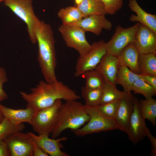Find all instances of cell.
<instances>
[{
	"label": "cell",
	"mask_w": 156,
	"mask_h": 156,
	"mask_svg": "<svg viewBox=\"0 0 156 156\" xmlns=\"http://www.w3.org/2000/svg\"><path fill=\"white\" fill-rule=\"evenodd\" d=\"M29 93L21 91L23 99L26 102L27 107L36 112L49 107L59 99L66 101L77 100L81 98L73 90L62 82L49 83L40 81Z\"/></svg>",
	"instance_id": "1"
},
{
	"label": "cell",
	"mask_w": 156,
	"mask_h": 156,
	"mask_svg": "<svg viewBox=\"0 0 156 156\" xmlns=\"http://www.w3.org/2000/svg\"><path fill=\"white\" fill-rule=\"evenodd\" d=\"M38 47V60L45 81L49 83L57 82L55 74L57 59L55 40L51 26L41 21L35 32Z\"/></svg>",
	"instance_id": "2"
},
{
	"label": "cell",
	"mask_w": 156,
	"mask_h": 156,
	"mask_svg": "<svg viewBox=\"0 0 156 156\" xmlns=\"http://www.w3.org/2000/svg\"><path fill=\"white\" fill-rule=\"evenodd\" d=\"M89 119L84 105L76 100L66 101L59 108L56 123L51 133V137L58 138L68 129L73 131L76 130L87 122Z\"/></svg>",
	"instance_id": "3"
},
{
	"label": "cell",
	"mask_w": 156,
	"mask_h": 156,
	"mask_svg": "<svg viewBox=\"0 0 156 156\" xmlns=\"http://www.w3.org/2000/svg\"><path fill=\"white\" fill-rule=\"evenodd\" d=\"M5 6L26 24L29 39L36 43V30L41 21L35 14L32 0H4Z\"/></svg>",
	"instance_id": "4"
},
{
	"label": "cell",
	"mask_w": 156,
	"mask_h": 156,
	"mask_svg": "<svg viewBox=\"0 0 156 156\" xmlns=\"http://www.w3.org/2000/svg\"><path fill=\"white\" fill-rule=\"evenodd\" d=\"M84 107L90 119L86 125L73 131L76 135L81 137L91 133L118 129L114 120L103 115L95 107H89L85 105Z\"/></svg>",
	"instance_id": "5"
},
{
	"label": "cell",
	"mask_w": 156,
	"mask_h": 156,
	"mask_svg": "<svg viewBox=\"0 0 156 156\" xmlns=\"http://www.w3.org/2000/svg\"><path fill=\"white\" fill-rule=\"evenodd\" d=\"M58 29L67 46L76 50L79 56H83L90 50L92 45L87 41L86 31L79 26L62 24Z\"/></svg>",
	"instance_id": "6"
},
{
	"label": "cell",
	"mask_w": 156,
	"mask_h": 156,
	"mask_svg": "<svg viewBox=\"0 0 156 156\" xmlns=\"http://www.w3.org/2000/svg\"><path fill=\"white\" fill-rule=\"evenodd\" d=\"M62 100H57L51 106L36 111L31 125L33 130L38 135H49L56 125Z\"/></svg>",
	"instance_id": "7"
},
{
	"label": "cell",
	"mask_w": 156,
	"mask_h": 156,
	"mask_svg": "<svg viewBox=\"0 0 156 156\" xmlns=\"http://www.w3.org/2000/svg\"><path fill=\"white\" fill-rule=\"evenodd\" d=\"M105 42L103 40L93 42L90 50L78 58L75 68V76L78 77L86 72L95 69L107 53Z\"/></svg>",
	"instance_id": "8"
},
{
	"label": "cell",
	"mask_w": 156,
	"mask_h": 156,
	"mask_svg": "<svg viewBox=\"0 0 156 156\" xmlns=\"http://www.w3.org/2000/svg\"><path fill=\"white\" fill-rule=\"evenodd\" d=\"M140 24L137 23L126 28L120 25L117 26L111 39L105 43L107 53L117 57L127 45L134 42L135 34Z\"/></svg>",
	"instance_id": "9"
},
{
	"label": "cell",
	"mask_w": 156,
	"mask_h": 156,
	"mask_svg": "<svg viewBox=\"0 0 156 156\" xmlns=\"http://www.w3.org/2000/svg\"><path fill=\"white\" fill-rule=\"evenodd\" d=\"M10 156H33V147L31 137L27 133L18 131L4 140Z\"/></svg>",
	"instance_id": "10"
},
{
	"label": "cell",
	"mask_w": 156,
	"mask_h": 156,
	"mask_svg": "<svg viewBox=\"0 0 156 156\" xmlns=\"http://www.w3.org/2000/svg\"><path fill=\"white\" fill-rule=\"evenodd\" d=\"M145 121L140 111L138 99L134 96L133 110L129 122L126 133L134 144H137L146 136L148 128Z\"/></svg>",
	"instance_id": "11"
},
{
	"label": "cell",
	"mask_w": 156,
	"mask_h": 156,
	"mask_svg": "<svg viewBox=\"0 0 156 156\" xmlns=\"http://www.w3.org/2000/svg\"><path fill=\"white\" fill-rule=\"evenodd\" d=\"M27 133L33 139L37 145L48 155L70 156L68 154L61 150L63 147L61 142L66 140L67 139L66 137L51 139L49 138V135L47 134L37 135L30 132Z\"/></svg>",
	"instance_id": "12"
},
{
	"label": "cell",
	"mask_w": 156,
	"mask_h": 156,
	"mask_svg": "<svg viewBox=\"0 0 156 156\" xmlns=\"http://www.w3.org/2000/svg\"><path fill=\"white\" fill-rule=\"evenodd\" d=\"M134 96L131 92H125L120 99L114 121L118 129L127 133L129 122L133 111Z\"/></svg>",
	"instance_id": "13"
},
{
	"label": "cell",
	"mask_w": 156,
	"mask_h": 156,
	"mask_svg": "<svg viewBox=\"0 0 156 156\" xmlns=\"http://www.w3.org/2000/svg\"><path fill=\"white\" fill-rule=\"evenodd\" d=\"M134 43L140 54L156 53V33L144 25L140 24Z\"/></svg>",
	"instance_id": "14"
},
{
	"label": "cell",
	"mask_w": 156,
	"mask_h": 156,
	"mask_svg": "<svg viewBox=\"0 0 156 156\" xmlns=\"http://www.w3.org/2000/svg\"><path fill=\"white\" fill-rule=\"evenodd\" d=\"M105 15L96 14L89 16L70 25L79 26L86 32H90L99 36L103 29L110 30L112 27L111 22L105 18Z\"/></svg>",
	"instance_id": "15"
},
{
	"label": "cell",
	"mask_w": 156,
	"mask_h": 156,
	"mask_svg": "<svg viewBox=\"0 0 156 156\" xmlns=\"http://www.w3.org/2000/svg\"><path fill=\"white\" fill-rule=\"evenodd\" d=\"M119 66L117 57L107 53L95 69L105 80L116 86V79Z\"/></svg>",
	"instance_id": "16"
},
{
	"label": "cell",
	"mask_w": 156,
	"mask_h": 156,
	"mask_svg": "<svg viewBox=\"0 0 156 156\" xmlns=\"http://www.w3.org/2000/svg\"><path fill=\"white\" fill-rule=\"evenodd\" d=\"M1 107L4 117L15 125L24 122L31 125L36 112L34 109L28 107L25 109H14L1 105Z\"/></svg>",
	"instance_id": "17"
},
{
	"label": "cell",
	"mask_w": 156,
	"mask_h": 156,
	"mask_svg": "<svg viewBox=\"0 0 156 156\" xmlns=\"http://www.w3.org/2000/svg\"><path fill=\"white\" fill-rule=\"evenodd\" d=\"M139 55L134 43L133 42L126 47L117 57L120 66H126L135 73L140 74L138 65Z\"/></svg>",
	"instance_id": "18"
},
{
	"label": "cell",
	"mask_w": 156,
	"mask_h": 156,
	"mask_svg": "<svg viewBox=\"0 0 156 156\" xmlns=\"http://www.w3.org/2000/svg\"><path fill=\"white\" fill-rule=\"evenodd\" d=\"M128 5L136 15L131 14L129 20L138 22L152 30L156 33V15L149 13L142 9L136 0H129Z\"/></svg>",
	"instance_id": "19"
},
{
	"label": "cell",
	"mask_w": 156,
	"mask_h": 156,
	"mask_svg": "<svg viewBox=\"0 0 156 156\" xmlns=\"http://www.w3.org/2000/svg\"><path fill=\"white\" fill-rule=\"evenodd\" d=\"M140 77V74L135 73L126 66H120L117 75L116 83L121 86L124 92H131L134 83Z\"/></svg>",
	"instance_id": "20"
},
{
	"label": "cell",
	"mask_w": 156,
	"mask_h": 156,
	"mask_svg": "<svg viewBox=\"0 0 156 156\" xmlns=\"http://www.w3.org/2000/svg\"><path fill=\"white\" fill-rule=\"evenodd\" d=\"M77 7L83 18L96 14H105L104 5L100 0H83Z\"/></svg>",
	"instance_id": "21"
},
{
	"label": "cell",
	"mask_w": 156,
	"mask_h": 156,
	"mask_svg": "<svg viewBox=\"0 0 156 156\" xmlns=\"http://www.w3.org/2000/svg\"><path fill=\"white\" fill-rule=\"evenodd\" d=\"M141 114L143 118L149 120L153 125H156V100L151 97L139 101Z\"/></svg>",
	"instance_id": "22"
},
{
	"label": "cell",
	"mask_w": 156,
	"mask_h": 156,
	"mask_svg": "<svg viewBox=\"0 0 156 156\" xmlns=\"http://www.w3.org/2000/svg\"><path fill=\"white\" fill-rule=\"evenodd\" d=\"M156 53L140 54L138 65L140 74L146 73L156 76Z\"/></svg>",
	"instance_id": "23"
},
{
	"label": "cell",
	"mask_w": 156,
	"mask_h": 156,
	"mask_svg": "<svg viewBox=\"0 0 156 156\" xmlns=\"http://www.w3.org/2000/svg\"><path fill=\"white\" fill-rule=\"evenodd\" d=\"M58 16L63 24L72 25L83 18L79 9L73 6H69L60 9L58 12Z\"/></svg>",
	"instance_id": "24"
},
{
	"label": "cell",
	"mask_w": 156,
	"mask_h": 156,
	"mask_svg": "<svg viewBox=\"0 0 156 156\" xmlns=\"http://www.w3.org/2000/svg\"><path fill=\"white\" fill-rule=\"evenodd\" d=\"M103 88L96 89H89L82 87L81 95L85 102L86 105L95 107L100 104L101 100Z\"/></svg>",
	"instance_id": "25"
},
{
	"label": "cell",
	"mask_w": 156,
	"mask_h": 156,
	"mask_svg": "<svg viewBox=\"0 0 156 156\" xmlns=\"http://www.w3.org/2000/svg\"><path fill=\"white\" fill-rule=\"evenodd\" d=\"M124 93V91L118 90L116 85L105 80L100 104L120 100Z\"/></svg>",
	"instance_id": "26"
},
{
	"label": "cell",
	"mask_w": 156,
	"mask_h": 156,
	"mask_svg": "<svg viewBox=\"0 0 156 156\" xmlns=\"http://www.w3.org/2000/svg\"><path fill=\"white\" fill-rule=\"evenodd\" d=\"M83 75L85 78L84 86L86 88L96 89L103 87L105 80L95 69L87 71Z\"/></svg>",
	"instance_id": "27"
},
{
	"label": "cell",
	"mask_w": 156,
	"mask_h": 156,
	"mask_svg": "<svg viewBox=\"0 0 156 156\" xmlns=\"http://www.w3.org/2000/svg\"><path fill=\"white\" fill-rule=\"evenodd\" d=\"M132 91L135 94L143 95L145 99L153 97L156 94V90L140 78L137 79L134 83Z\"/></svg>",
	"instance_id": "28"
},
{
	"label": "cell",
	"mask_w": 156,
	"mask_h": 156,
	"mask_svg": "<svg viewBox=\"0 0 156 156\" xmlns=\"http://www.w3.org/2000/svg\"><path fill=\"white\" fill-rule=\"evenodd\" d=\"M25 128L23 123L18 125H14L4 118L0 123V140H5L14 133L21 132Z\"/></svg>",
	"instance_id": "29"
},
{
	"label": "cell",
	"mask_w": 156,
	"mask_h": 156,
	"mask_svg": "<svg viewBox=\"0 0 156 156\" xmlns=\"http://www.w3.org/2000/svg\"><path fill=\"white\" fill-rule=\"evenodd\" d=\"M120 100L100 104L95 107L103 115L114 120L119 107Z\"/></svg>",
	"instance_id": "30"
},
{
	"label": "cell",
	"mask_w": 156,
	"mask_h": 156,
	"mask_svg": "<svg viewBox=\"0 0 156 156\" xmlns=\"http://www.w3.org/2000/svg\"><path fill=\"white\" fill-rule=\"evenodd\" d=\"M103 4L106 14H113L119 10L123 4V0H100Z\"/></svg>",
	"instance_id": "31"
},
{
	"label": "cell",
	"mask_w": 156,
	"mask_h": 156,
	"mask_svg": "<svg viewBox=\"0 0 156 156\" xmlns=\"http://www.w3.org/2000/svg\"><path fill=\"white\" fill-rule=\"evenodd\" d=\"M8 81L5 69L0 67V101L6 99L8 96L3 89L4 84Z\"/></svg>",
	"instance_id": "32"
},
{
	"label": "cell",
	"mask_w": 156,
	"mask_h": 156,
	"mask_svg": "<svg viewBox=\"0 0 156 156\" xmlns=\"http://www.w3.org/2000/svg\"><path fill=\"white\" fill-rule=\"evenodd\" d=\"M140 75V78L151 86L156 90V75L146 73H141Z\"/></svg>",
	"instance_id": "33"
},
{
	"label": "cell",
	"mask_w": 156,
	"mask_h": 156,
	"mask_svg": "<svg viewBox=\"0 0 156 156\" xmlns=\"http://www.w3.org/2000/svg\"><path fill=\"white\" fill-rule=\"evenodd\" d=\"M146 136H147L150 140L151 144V153L152 156L156 155V139L151 133L148 128L146 132Z\"/></svg>",
	"instance_id": "34"
},
{
	"label": "cell",
	"mask_w": 156,
	"mask_h": 156,
	"mask_svg": "<svg viewBox=\"0 0 156 156\" xmlns=\"http://www.w3.org/2000/svg\"><path fill=\"white\" fill-rule=\"evenodd\" d=\"M31 137V136H30ZM31 141L33 147L34 156H48L47 153L43 151L36 144V142L31 137Z\"/></svg>",
	"instance_id": "35"
},
{
	"label": "cell",
	"mask_w": 156,
	"mask_h": 156,
	"mask_svg": "<svg viewBox=\"0 0 156 156\" xmlns=\"http://www.w3.org/2000/svg\"><path fill=\"white\" fill-rule=\"evenodd\" d=\"M10 156L7 144L4 140H0V156Z\"/></svg>",
	"instance_id": "36"
},
{
	"label": "cell",
	"mask_w": 156,
	"mask_h": 156,
	"mask_svg": "<svg viewBox=\"0 0 156 156\" xmlns=\"http://www.w3.org/2000/svg\"><path fill=\"white\" fill-rule=\"evenodd\" d=\"M1 104H0V123L2 121L4 117L1 107Z\"/></svg>",
	"instance_id": "37"
},
{
	"label": "cell",
	"mask_w": 156,
	"mask_h": 156,
	"mask_svg": "<svg viewBox=\"0 0 156 156\" xmlns=\"http://www.w3.org/2000/svg\"><path fill=\"white\" fill-rule=\"evenodd\" d=\"M75 4L77 5H78L80 4L83 0H75Z\"/></svg>",
	"instance_id": "38"
},
{
	"label": "cell",
	"mask_w": 156,
	"mask_h": 156,
	"mask_svg": "<svg viewBox=\"0 0 156 156\" xmlns=\"http://www.w3.org/2000/svg\"><path fill=\"white\" fill-rule=\"evenodd\" d=\"M4 0H0V3L1 2H3V1H4Z\"/></svg>",
	"instance_id": "39"
}]
</instances>
